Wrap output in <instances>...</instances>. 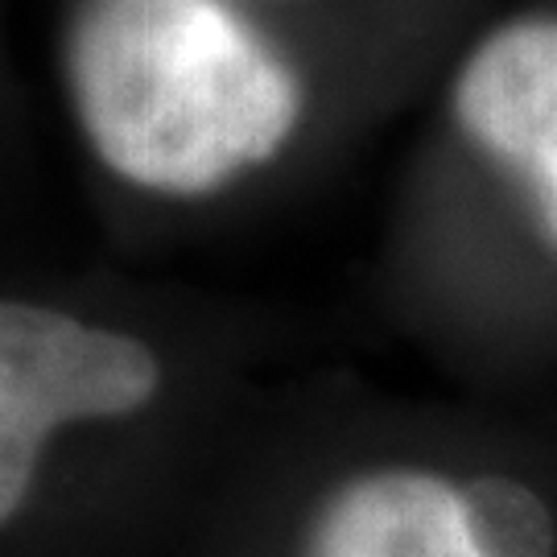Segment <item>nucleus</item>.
I'll list each match as a JSON object with an SVG mask.
<instances>
[{"label": "nucleus", "instance_id": "20e7f679", "mask_svg": "<svg viewBox=\"0 0 557 557\" xmlns=\"http://www.w3.org/2000/svg\"><path fill=\"white\" fill-rule=\"evenodd\" d=\"M455 108L462 128L529 182L557 239V21L492 34L462 66Z\"/></svg>", "mask_w": 557, "mask_h": 557}, {"label": "nucleus", "instance_id": "f257e3e1", "mask_svg": "<svg viewBox=\"0 0 557 557\" xmlns=\"http://www.w3.org/2000/svg\"><path fill=\"white\" fill-rule=\"evenodd\" d=\"M71 83L96 153L165 195L269 161L301 112L294 71L223 0H87Z\"/></svg>", "mask_w": 557, "mask_h": 557}, {"label": "nucleus", "instance_id": "7ed1b4c3", "mask_svg": "<svg viewBox=\"0 0 557 557\" xmlns=\"http://www.w3.org/2000/svg\"><path fill=\"white\" fill-rule=\"evenodd\" d=\"M158 393L161 359L140 338L0 301V524L25 504L41 446L59 425L128 418Z\"/></svg>", "mask_w": 557, "mask_h": 557}, {"label": "nucleus", "instance_id": "f03ea898", "mask_svg": "<svg viewBox=\"0 0 557 557\" xmlns=\"http://www.w3.org/2000/svg\"><path fill=\"white\" fill-rule=\"evenodd\" d=\"M294 557H557V487L517 462L388 458L322 492Z\"/></svg>", "mask_w": 557, "mask_h": 557}]
</instances>
